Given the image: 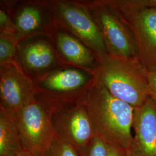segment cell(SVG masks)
Segmentation results:
<instances>
[{
	"mask_svg": "<svg viewBox=\"0 0 156 156\" xmlns=\"http://www.w3.org/2000/svg\"><path fill=\"white\" fill-rule=\"evenodd\" d=\"M33 80L39 90L38 95L53 113L83 102L95 78L91 72L64 65Z\"/></svg>",
	"mask_w": 156,
	"mask_h": 156,
	"instance_id": "3957f363",
	"label": "cell"
},
{
	"mask_svg": "<svg viewBox=\"0 0 156 156\" xmlns=\"http://www.w3.org/2000/svg\"><path fill=\"white\" fill-rule=\"evenodd\" d=\"M106 156H127L125 149L117 145L109 144V150Z\"/></svg>",
	"mask_w": 156,
	"mask_h": 156,
	"instance_id": "ffe728a7",
	"label": "cell"
},
{
	"mask_svg": "<svg viewBox=\"0 0 156 156\" xmlns=\"http://www.w3.org/2000/svg\"><path fill=\"white\" fill-rule=\"evenodd\" d=\"M13 156H35L23 147Z\"/></svg>",
	"mask_w": 156,
	"mask_h": 156,
	"instance_id": "44dd1931",
	"label": "cell"
},
{
	"mask_svg": "<svg viewBox=\"0 0 156 156\" xmlns=\"http://www.w3.org/2000/svg\"><path fill=\"white\" fill-rule=\"evenodd\" d=\"M51 120L56 137L73 145L81 156L94 136L83 102L54 112Z\"/></svg>",
	"mask_w": 156,
	"mask_h": 156,
	"instance_id": "9c48e42d",
	"label": "cell"
},
{
	"mask_svg": "<svg viewBox=\"0 0 156 156\" xmlns=\"http://www.w3.org/2000/svg\"><path fill=\"white\" fill-rule=\"evenodd\" d=\"M53 19L93 50L96 57L108 53L94 18L84 1H46Z\"/></svg>",
	"mask_w": 156,
	"mask_h": 156,
	"instance_id": "5b68a950",
	"label": "cell"
},
{
	"mask_svg": "<svg viewBox=\"0 0 156 156\" xmlns=\"http://www.w3.org/2000/svg\"><path fill=\"white\" fill-rule=\"evenodd\" d=\"M42 156H80L78 151L68 142L57 137Z\"/></svg>",
	"mask_w": 156,
	"mask_h": 156,
	"instance_id": "2e32d148",
	"label": "cell"
},
{
	"mask_svg": "<svg viewBox=\"0 0 156 156\" xmlns=\"http://www.w3.org/2000/svg\"><path fill=\"white\" fill-rule=\"evenodd\" d=\"M22 147L15 120L0 107V156H13Z\"/></svg>",
	"mask_w": 156,
	"mask_h": 156,
	"instance_id": "5bb4252c",
	"label": "cell"
},
{
	"mask_svg": "<svg viewBox=\"0 0 156 156\" xmlns=\"http://www.w3.org/2000/svg\"><path fill=\"white\" fill-rule=\"evenodd\" d=\"M39 90L20 63L0 67V107L13 119Z\"/></svg>",
	"mask_w": 156,
	"mask_h": 156,
	"instance_id": "30bf717a",
	"label": "cell"
},
{
	"mask_svg": "<svg viewBox=\"0 0 156 156\" xmlns=\"http://www.w3.org/2000/svg\"><path fill=\"white\" fill-rule=\"evenodd\" d=\"M0 34L9 35L15 39L16 28L11 13L2 5L0 8Z\"/></svg>",
	"mask_w": 156,
	"mask_h": 156,
	"instance_id": "e0dca14e",
	"label": "cell"
},
{
	"mask_svg": "<svg viewBox=\"0 0 156 156\" xmlns=\"http://www.w3.org/2000/svg\"><path fill=\"white\" fill-rule=\"evenodd\" d=\"M134 136L127 156H156V104L149 98L134 108Z\"/></svg>",
	"mask_w": 156,
	"mask_h": 156,
	"instance_id": "7c38bea8",
	"label": "cell"
},
{
	"mask_svg": "<svg viewBox=\"0 0 156 156\" xmlns=\"http://www.w3.org/2000/svg\"><path fill=\"white\" fill-rule=\"evenodd\" d=\"M128 26L136 42L140 62L156 70V8H140L133 0H105Z\"/></svg>",
	"mask_w": 156,
	"mask_h": 156,
	"instance_id": "277c9868",
	"label": "cell"
},
{
	"mask_svg": "<svg viewBox=\"0 0 156 156\" xmlns=\"http://www.w3.org/2000/svg\"><path fill=\"white\" fill-rule=\"evenodd\" d=\"M0 4L11 13L17 43L34 37L50 36L54 20L46 1H1Z\"/></svg>",
	"mask_w": 156,
	"mask_h": 156,
	"instance_id": "ba28073f",
	"label": "cell"
},
{
	"mask_svg": "<svg viewBox=\"0 0 156 156\" xmlns=\"http://www.w3.org/2000/svg\"><path fill=\"white\" fill-rule=\"evenodd\" d=\"M109 146V144L105 141L94 136L80 156H106Z\"/></svg>",
	"mask_w": 156,
	"mask_h": 156,
	"instance_id": "ac0fdd59",
	"label": "cell"
},
{
	"mask_svg": "<svg viewBox=\"0 0 156 156\" xmlns=\"http://www.w3.org/2000/svg\"><path fill=\"white\" fill-rule=\"evenodd\" d=\"M148 81L151 91V98L156 104V70L149 71Z\"/></svg>",
	"mask_w": 156,
	"mask_h": 156,
	"instance_id": "d6986e66",
	"label": "cell"
},
{
	"mask_svg": "<svg viewBox=\"0 0 156 156\" xmlns=\"http://www.w3.org/2000/svg\"><path fill=\"white\" fill-rule=\"evenodd\" d=\"M52 114L51 109L37 95L14 119L23 147L35 156H42L56 138Z\"/></svg>",
	"mask_w": 156,
	"mask_h": 156,
	"instance_id": "8992f818",
	"label": "cell"
},
{
	"mask_svg": "<svg viewBox=\"0 0 156 156\" xmlns=\"http://www.w3.org/2000/svg\"><path fill=\"white\" fill-rule=\"evenodd\" d=\"M49 37L65 65L94 72L97 64L96 55L80 39L55 21Z\"/></svg>",
	"mask_w": 156,
	"mask_h": 156,
	"instance_id": "4fadbf2b",
	"label": "cell"
},
{
	"mask_svg": "<svg viewBox=\"0 0 156 156\" xmlns=\"http://www.w3.org/2000/svg\"><path fill=\"white\" fill-rule=\"evenodd\" d=\"M93 74L107 90L134 108L151 98L149 71L138 58H124L109 53L98 56Z\"/></svg>",
	"mask_w": 156,
	"mask_h": 156,
	"instance_id": "7a4b0ae2",
	"label": "cell"
},
{
	"mask_svg": "<svg viewBox=\"0 0 156 156\" xmlns=\"http://www.w3.org/2000/svg\"><path fill=\"white\" fill-rule=\"evenodd\" d=\"M17 44L12 37L0 34V67L19 63Z\"/></svg>",
	"mask_w": 156,
	"mask_h": 156,
	"instance_id": "9a60e30c",
	"label": "cell"
},
{
	"mask_svg": "<svg viewBox=\"0 0 156 156\" xmlns=\"http://www.w3.org/2000/svg\"><path fill=\"white\" fill-rule=\"evenodd\" d=\"M109 54L124 58H138L134 36L116 12L105 0L84 1Z\"/></svg>",
	"mask_w": 156,
	"mask_h": 156,
	"instance_id": "52a82bcc",
	"label": "cell"
},
{
	"mask_svg": "<svg viewBox=\"0 0 156 156\" xmlns=\"http://www.w3.org/2000/svg\"><path fill=\"white\" fill-rule=\"evenodd\" d=\"M17 52L20 66L32 79L65 65L49 36L23 39L17 44Z\"/></svg>",
	"mask_w": 156,
	"mask_h": 156,
	"instance_id": "8fae6325",
	"label": "cell"
},
{
	"mask_svg": "<svg viewBox=\"0 0 156 156\" xmlns=\"http://www.w3.org/2000/svg\"><path fill=\"white\" fill-rule=\"evenodd\" d=\"M83 104L94 136L127 151L133 139L134 108L115 97L95 79Z\"/></svg>",
	"mask_w": 156,
	"mask_h": 156,
	"instance_id": "6da1fadb",
	"label": "cell"
}]
</instances>
